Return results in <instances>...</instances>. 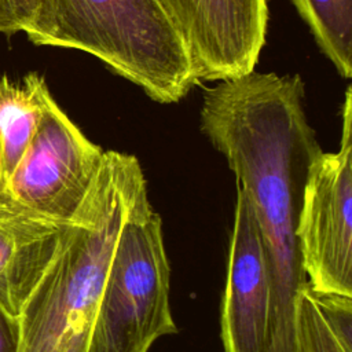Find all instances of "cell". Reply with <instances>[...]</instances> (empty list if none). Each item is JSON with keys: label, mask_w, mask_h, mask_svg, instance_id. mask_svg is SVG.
Wrapping results in <instances>:
<instances>
[{"label": "cell", "mask_w": 352, "mask_h": 352, "mask_svg": "<svg viewBox=\"0 0 352 352\" xmlns=\"http://www.w3.org/2000/svg\"><path fill=\"white\" fill-rule=\"evenodd\" d=\"M302 99L298 74L253 69L206 88L199 114L201 131L248 194L268 245L276 287L272 352H292L293 300L307 283L296 227L305 176L322 148Z\"/></svg>", "instance_id": "1"}, {"label": "cell", "mask_w": 352, "mask_h": 352, "mask_svg": "<svg viewBox=\"0 0 352 352\" xmlns=\"http://www.w3.org/2000/svg\"><path fill=\"white\" fill-rule=\"evenodd\" d=\"M146 190L135 155L103 153L87 198L18 315L16 352H87L120 231Z\"/></svg>", "instance_id": "2"}, {"label": "cell", "mask_w": 352, "mask_h": 352, "mask_svg": "<svg viewBox=\"0 0 352 352\" xmlns=\"http://www.w3.org/2000/svg\"><path fill=\"white\" fill-rule=\"evenodd\" d=\"M25 34L36 45L98 58L158 103L179 102L198 85L188 50L158 0H43Z\"/></svg>", "instance_id": "3"}, {"label": "cell", "mask_w": 352, "mask_h": 352, "mask_svg": "<svg viewBox=\"0 0 352 352\" xmlns=\"http://www.w3.org/2000/svg\"><path fill=\"white\" fill-rule=\"evenodd\" d=\"M147 192L120 231L87 352H148L160 337L177 331L162 220Z\"/></svg>", "instance_id": "4"}, {"label": "cell", "mask_w": 352, "mask_h": 352, "mask_svg": "<svg viewBox=\"0 0 352 352\" xmlns=\"http://www.w3.org/2000/svg\"><path fill=\"white\" fill-rule=\"evenodd\" d=\"M342 104V135L334 153L318 151L301 192L296 238L307 283L352 298V96Z\"/></svg>", "instance_id": "5"}, {"label": "cell", "mask_w": 352, "mask_h": 352, "mask_svg": "<svg viewBox=\"0 0 352 352\" xmlns=\"http://www.w3.org/2000/svg\"><path fill=\"white\" fill-rule=\"evenodd\" d=\"M103 153L48 92L37 131L0 190L34 214L69 224L94 184Z\"/></svg>", "instance_id": "6"}, {"label": "cell", "mask_w": 352, "mask_h": 352, "mask_svg": "<svg viewBox=\"0 0 352 352\" xmlns=\"http://www.w3.org/2000/svg\"><path fill=\"white\" fill-rule=\"evenodd\" d=\"M275 320L276 287L268 245L248 194L236 187L220 312L224 352H272Z\"/></svg>", "instance_id": "7"}, {"label": "cell", "mask_w": 352, "mask_h": 352, "mask_svg": "<svg viewBox=\"0 0 352 352\" xmlns=\"http://www.w3.org/2000/svg\"><path fill=\"white\" fill-rule=\"evenodd\" d=\"M180 33L197 84L254 69L265 43L267 0H158Z\"/></svg>", "instance_id": "8"}, {"label": "cell", "mask_w": 352, "mask_h": 352, "mask_svg": "<svg viewBox=\"0 0 352 352\" xmlns=\"http://www.w3.org/2000/svg\"><path fill=\"white\" fill-rule=\"evenodd\" d=\"M69 224L40 217L0 190V305L14 318L18 319Z\"/></svg>", "instance_id": "9"}, {"label": "cell", "mask_w": 352, "mask_h": 352, "mask_svg": "<svg viewBox=\"0 0 352 352\" xmlns=\"http://www.w3.org/2000/svg\"><path fill=\"white\" fill-rule=\"evenodd\" d=\"M292 352H352V298L301 286L293 300Z\"/></svg>", "instance_id": "10"}, {"label": "cell", "mask_w": 352, "mask_h": 352, "mask_svg": "<svg viewBox=\"0 0 352 352\" xmlns=\"http://www.w3.org/2000/svg\"><path fill=\"white\" fill-rule=\"evenodd\" d=\"M50 92L43 76L28 73L22 80L0 77V188H4L29 147Z\"/></svg>", "instance_id": "11"}, {"label": "cell", "mask_w": 352, "mask_h": 352, "mask_svg": "<svg viewBox=\"0 0 352 352\" xmlns=\"http://www.w3.org/2000/svg\"><path fill=\"white\" fill-rule=\"evenodd\" d=\"M322 54L344 78L352 77V0H290Z\"/></svg>", "instance_id": "12"}, {"label": "cell", "mask_w": 352, "mask_h": 352, "mask_svg": "<svg viewBox=\"0 0 352 352\" xmlns=\"http://www.w3.org/2000/svg\"><path fill=\"white\" fill-rule=\"evenodd\" d=\"M43 0H0V34L25 33L34 22Z\"/></svg>", "instance_id": "13"}, {"label": "cell", "mask_w": 352, "mask_h": 352, "mask_svg": "<svg viewBox=\"0 0 352 352\" xmlns=\"http://www.w3.org/2000/svg\"><path fill=\"white\" fill-rule=\"evenodd\" d=\"M18 319L0 305V352H16Z\"/></svg>", "instance_id": "14"}]
</instances>
